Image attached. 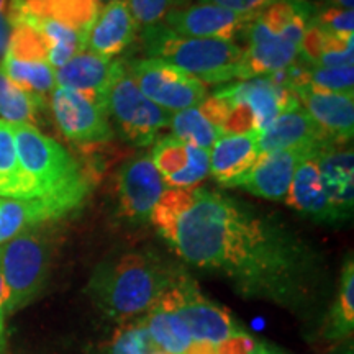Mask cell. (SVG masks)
<instances>
[{
  "label": "cell",
  "mask_w": 354,
  "mask_h": 354,
  "mask_svg": "<svg viewBox=\"0 0 354 354\" xmlns=\"http://www.w3.org/2000/svg\"><path fill=\"white\" fill-rule=\"evenodd\" d=\"M151 223L180 259L243 299L307 315L322 297V254L276 214L216 190L167 189Z\"/></svg>",
  "instance_id": "obj_1"
},
{
  "label": "cell",
  "mask_w": 354,
  "mask_h": 354,
  "mask_svg": "<svg viewBox=\"0 0 354 354\" xmlns=\"http://www.w3.org/2000/svg\"><path fill=\"white\" fill-rule=\"evenodd\" d=\"M183 271L158 251H128L97 264L87 294L102 313L123 323L154 307Z\"/></svg>",
  "instance_id": "obj_2"
},
{
  "label": "cell",
  "mask_w": 354,
  "mask_h": 354,
  "mask_svg": "<svg viewBox=\"0 0 354 354\" xmlns=\"http://www.w3.org/2000/svg\"><path fill=\"white\" fill-rule=\"evenodd\" d=\"M297 105V95L282 71L220 87L202 102L201 109L223 135L250 131L261 135L279 115Z\"/></svg>",
  "instance_id": "obj_3"
},
{
  "label": "cell",
  "mask_w": 354,
  "mask_h": 354,
  "mask_svg": "<svg viewBox=\"0 0 354 354\" xmlns=\"http://www.w3.org/2000/svg\"><path fill=\"white\" fill-rule=\"evenodd\" d=\"M313 12L310 0H274L256 13L243 48L248 79L272 76L297 63Z\"/></svg>",
  "instance_id": "obj_4"
},
{
  "label": "cell",
  "mask_w": 354,
  "mask_h": 354,
  "mask_svg": "<svg viewBox=\"0 0 354 354\" xmlns=\"http://www.w3.org/2000/svg\"><path fill=\"white\" fill-rule=\"evenodd\" d=\"M141 39L148 57L174 64L203 84L248 79L245 50L236 41L184 37L165 24L146 26Z\"/></svg>",
  "instance_id": "obj_5"
},
{
  "label": "cell",
  "mask_w": 354,
  "mask_h": 354,
  "mask_svg": "<svg viewBox=\"0 0 354 354\" xmlns=\"http://www.w3.org/2000/svg\"><path fill=\"white\" fill-rule=\"evenodd\" d=\"M12 130L24 177L21 198L87 197L91 190L88 179L56 140L25 123L12 125Z\"/></svg>",
  "instance_id": "obj_6"
},
{
  "label": "cell",
  "mask_w": 354,
  "mask_h": 354,
  "mask_svg": "<svg viewBox=\"0 0 354 354\" xmlns=\"http://www.w3.org/2000/svg\"><path fill=\"white\" fill-rule=\"evenodd\" d=\"M51 259L53 238L46 225L0 245V276L8 292L7 315L26 307L41 294L50 276Z\"/></svg>",
  "instance_id": "obj_7"
},
{
  "label": "cell",
  "mask_w": 354,
  "mask_h": 354,
  "mask_svg": "<svg viewBox=\"0 0 354 354\" xmlns=\"http://www.w3.org/2000/svg\"><path fill=\"white\" fill-rule=\"evenodd\" d=\"M159 302L171 308L184 322L194 343L215 346L246 331L234 320L228 308L212 302L207 295H203L197 282L185 271L180 272Z\"/></svg>",
  "instance_id": "obj_8"
},
{
  "label": "cell",
  "mask_w": 354,
  "mask_h": 354,
  "mask_svg": "<svg viewBox=\"0 0 354 354\" xmlns=\"http://www.w3.org/2000/svg\"><path fill=\"white\" fill-rule=\"evenodd\" d=\"M109 117L127 141L151 146L169 128L171 113L158 107L140 91L123 64L107 95Z\"/></svg>",
  "instance_id": "obj_9"
},
{
  "label": "cell",
  "mask_w": 354,
  "mask_h": 354,
  "mask_svg": "<svg viewBox=\"0 0 354 354\" xmlns=\"http://www.w3.org/2000/svg\"><path fill=\"white\" fill-rule=\"evenodd\" d=\"M125 68L140 91L169 113L198 107L209 97L207 84L201 79L156 57L135 59Z\"/></svg>",
  "instance_id": "obj_10"
},
{
  "label": "cell",
  "mask_w": 354,
  "mask_h": 354,
  "mask_svg": "<svg viewBox=\"0 0 354 354\" xmlns=\"http://www.w3.org/2000/svg\"><path fill=\"white\" fill-rule=\"evenodd\" d=\"M50 105L56 125L73 143H107L113 136L107 105L94 97L71 88L56 87L51 92Z\"/></svg>",
  "instance_id": "obj_11"
},
{
  "label": "cell",
  "mask_w": 354,
  "mask_h": 354,
  "mask_svg": "<svg viewBox=\"0 0 354 354\" xmlns=\"http://www.w3.org/2000/svg\"><path fill=\"white\" fill-rule=\"evenodd\" d=\"M254 17L227 10L212 3L194 2L171 12L162 24L184 37L234 41L240 35L246 33Z\"/></svg>",
  "instance_id": "obj_12"
},
{
  "label": "cell",
  "mask_w": 354,
  "mask_h": 354,
  "mask_svg": "<svg viewBox=\"0 0 354 354\" xmlns=\"http://www.w3.org/2000/svg\"><path fill=\"white\" fill-rule=\"evenodd\" d=\"M167 190L151 158L140 156L128 161L118 174L120 209L128 221L145 225L151 221L154 207Z\"/></svg>",
  "instance_id": "obj_13"
},
{
  "label": "cell",
  "mask_w": 354,
  "mask_h": 354,
  "mask_svg": "<svg viewBox=\"0 0 354 354\" xmlns=\"http://www.w3.org/2000/svg\"><path fill=\"white\" fill-rule=\"evenodd\" d=\"M84 202L86 198L81 197H0V245L28 230L64 218L81 209Z\"/></svg>",
  "instance_id": "obj_14"
},
{
  "label": "cell",
  "mask_w": 354,
  "mask_h": 354,
  "mask_svg": "<svg viewBox=\"0 0 354 354\" xmlns=\"http://www.w3.org/2000/svg\"><path fill=\"white\" fill-rule=\"evenodd\" d=\"M151 161L167 189H192L210 174V151L162 136L153 145Z\"/></svg>",
  "instance_id": "obj_15"
},
{
  "label": "cell",
  "mask_w": 354,
  "mask_h": 354,
  "mask_svg": "<svg viewBox=\"0 0 354 354\" xmlns=\"http://www.w3.org/2000/svg\"><path fill=\"white\" fill-rule=\"evenodd\" d=\"M299 104L338 145L351 143L354 133V94L331 92L308 84L292 86Z\"/></svg>",
  "instance_id": "obj_16"
},
{
  "label": "cell",
  "mask_w": 354,
  "mask_h": 354,
  "mask_svg": "<svg viewBox=\"0 0 354 354\" xmlns=\"http://www.w3.org/2000/svg\"><path fill=\"white\" fill-rule=\"evenodd\" d=\"M320 151L312 149H282L268 154H261L253 169L238 180L236 187L245 189L251 196L266 201H286L287 192L294 179L295 171L305 158Z\"/></svg>",
  "instance_id": "obj_17"
},
{
  "label": "cell",
  "mask_w": 354,
  "mask_h": 354,
  "mask_svg": "<svg viewBox=\"0 0 354 354\" xmlns=\"http://www.w3.org/2000/svg\"><path fill=\"white\" fill-rule=\"evenodd\" d=\"M331 146H342L333 141L317 125L302 105L281 113L259 135L261 154H268L282 149H312L323 151Z\"/></svg>",
  "instance_id": "obj_18"
},
{
  "label": "cell",
  "mask_w": 354,
  "mask_h": 354,
  "mask_svg": "<svg viewBox=\"0 0 354 354\" xmlns=\"http://www.w3.org/2000/svg\"><path fill=\"white\" fill-rule=\"evenodd\" d=\"M123 68L120 61L107 59L91 51H81L55 69L56 87L71 88L94 97L107 105L110 87Z\"/></svg>",
  "instance_id": "obj_19"
},
{
  "label": "cell",
  "mask_w": 354,
  "mask_h": 354,
  "mask_svg": "<svg viewBox=\"0 0 354 354\" xmlns=\"http://www.w3.org/2000/svg\"><path fill=\"white\" fill-rule=\"evenodd\" d=\"M138 24L127 0H110L100 7L86 37V51L112 59L135 41Z\"/></svg>",
  "instance_id": "obj_20"
},
{
  "label": "cell",
  "mask_w": 354,
  "mask_h": 354,
  "mask_svg": "<svg viewBox=\"0 0 354 354\" xmlns=\"http://www.w3.org/2000/svg\"><path fill=\"white\" fill-rule=\"evenodd\" d=\"M259 158V133L223 135L210 149V174L221 187H236Z\"/></svg>",
  "instance_id": "obj_21"
},
{
  "label": "cell",
  "mask_w": 354,
  "mask_h": 354,
  "mask_svg": "<svg viewBox=\"0 0 354 354\" xmlns=\"http://www.w3.org/2000/svg\"><path fill=\"white\" fill-rule=\"evenodd\" d=\"M317 154H312L300 162L284 202L302 215L320 221V223H339L342 220H339L328 196H326L325 187H323Z\"/></svg>",
  "instance_id": "obj_22"
},
{
  "label": "cell",
  "mask_w": 354,
  "mask_h": 354,
  "mask_svg": "<svg viewBox=\"0 0 354 354\" xmlns=\"http://www.w3.org/2000/svg\"><path fill=\"white\" fill-rule=\"evenodd\" d=\"M323 187L339 220L348 221L354 207V154L353 149L339 146L323 149L317 154Z\"/></svg>",
  "instance_id": "obj_23"
},
{
  "label": "cell",
  "mask_w": 354,
  "mask_h": 354,
  "mask_svg": "<svg viewBox=\"0 0 354 354\" xmlns=\"http://www.w3.org/2000/svg\"><path fill=\"white\" fill-rule=\"evenodd\" d=\"M353 55L354 37H336L310 21L297 61L318 68H344L354 64Z\"/></svg>",
  "instance_id": "obj_24"
},
{
  "label": "cell",
  "mask_w": 354,
  "mask_h": 354,
  "mask_svg": "<svg viewBox=\"0 0 354 354\" xmlns=\"http://www.w3.org/2000/svg\"><path fill=\"white\" fill-rule=\"evenodd\" d=\"M354 331V263L353 258L346 259L339 286L336 290L335 302L331 304L328 317L325 320L323 338L326 342L339 343L351 342Z\"/></svg>",
  "instance_id": "obj_25"
},
{
  "label": "cell",
  "mask_w": 354,
  "mask_h": 354,
  "mask_svg": "<svg viewBox=\"0 0 354 354\" xmlns=\"http://www.w3.org/2000/svg\"><path fill=\"white\" fill-rule=\"evenodd\" d=\"M146 328L156 343L159 351L165 354H189L194 339L184 322L161 302H156L145 313Z\"/></svg>",
  "instance_id": "obj_26"
},
{
  "label": "cell",
  "mask_w": 354,
  "mask_h": 354,
  "mask_svg": "<svg viewBox=\"0 0 354 354\" xmlns=\"http://www.w3.org/2000/svg\"><path fill=\"white\" fill-rule=\"evenodd\" d=\"M24 6L33 15L61 21L87 37L102 3L97 0H24Z\"/></svg>",
  "instance_id": "obj_27"
},
{
  "label": "cell",
  "mask_w": 354,
  "mask_h": 354,
  "mask_svg": "<svg viewBox=\"0 0 354 354\" xmlns=\"http://www.w3.org/2000/svg\"><path fill=\"white\" fill-rule=\"evenodd\" d=\"M44 107V97L25 91L0 73V117L10 125L37 127L39 112Z\"/></svg>",
  "instance_id": "obj_28"
},
{
  "label": "cell",
  "mask_w": 354,
  "mask_h": 354,
  "mask_svg": "<svg viewBox=\"0 0 354 354\" xmlns=\"http://www.w3.org/2000/svg\"><path fill=\"white\" fill-rule=\"evenodd\" d=\"M0 73L6 74L19 87L39 97L51 94L56 88L55 69L48 61L17 59L6 53L0 64Z\"/></svg>",
  "instance_id": "obj_29"
},
{
  "label": "cell",
  "mask_w": 354,
  "mask_h": 354,
  "mask_svg": "<svg viewBox=\"0 0 354 354\" xmlns=\"http://www.w3.org/2000/svg\"><path fill=\"white\" fill-rule=\"evenodd\" d=\"M169 130L172 136L184 143L207 149V151H210L212 146L223 136V131L205 117L201 105L171 113Z\"/></svg>",
  "instance_id": "obj_30"
},
{
  "label": "cell",
  "mask_w": 354,
  "mask_h": 354,
  "mask_svg": "<svg viewBox=\"0 0 354 354\" xmlns=\"http://www.w3.org/2000/svg\"><path fill=\"white\" fill-rule=\"evenodd\" d=\"M0 197H24V177L10 123L0 118Z\"/></svg>",
  "instance_id": "obj_31"
},
{
  "label": "cell",
  "mask_w": 354,
  "mask_h": 354,
  "mask_svg": "<svg viewBox=\"0 0 354 354\" xmlns=\"http://www.w3.org/2000/svg\"><path fill=\"white\" fill-rule=\"evenodd\" d=\"M105 354H161L146 328L145 317L120 323L105 348Z\"/></svg>",
  "instance_id": "obj_32"
},
{
  "label": "cell",
  "mask_w": 354,
  "mask_h": 354,
  "mask_svg": "<svg viewBox=\"0 0 354 354\" xmlns=\"http://www.w3.org/2000/svg\"><path fill=\"white\" fill-rule=\"evenodd\" d=\"M6 53L17 59L48 61L50 46L43 35L32 25L17 24L12 26L10 41Z\"/></svg>",
  "instance_id": "obj_33"
},
{
  "label": "cell",
  "mask_w": 354,
  "mask_h": 354,
  "mask_svg": "<svg viewBox=\"0 0 354 354\" xmlns=\"http://www.w3.org/2000/svg\"><path fill=\"white\" fill-rule=\"evenodd\" d=\"M192 0H127L133 19L138 26H153L165 21L171 12L183 8Z\"/></svg>",
  "instance_id": "obj_34"
},
{
  "label": "cell",
  "mask_w": 354,
  "mask_h": 354,
  "mask_svg": "<svg viewBox=\"0 0 354 354\" xmlns=\"http://www.w3.org/2000/svg\"><path fill=\"white\" fill-rule=\"evenodd\" d=\"M312 24L336 37H354V10L315 3Z\"/></svg>",
  "instance_id": "obj_35"
},
{
  "label": "cell",
  "mask_w": 354,
  "mask_h": 354,
  "mask_svg": "<svg viewBox=\"0 0 354 354\" xmlns=\"http://www.w3.org/2000/svg\"><path fill=\"white\" fill-rule=\"evenodd\" d=\"M284 351L271 343L261 342L250 333H243L215 344L212 354H282Z\"/></svg>",
  "instance_id": "obj_36"
},
{
  "label": "cell",
  "mask_w": 354,
  "mask_h": 354,
  "mask_svg": "<svg viewBox=\"0 0 354 354\" xmlns=\"http://www.w3.org/2000/svg\"><path fill=\"white\" fill-rule=\"evenodd\" d=\"M196 2L212 3V6H218L227 8V10L245 13V15H256V13L268 7L274 0H196Z\"/></svg>",
  "instance_id": "obj_37"
},
{
  "label": "cell",
  "mask_w": 354,
  "mask_h": 354,
  "mask_svg": "<svg viewBox=\"0 0 354 354\" xmlns=\"http://www.w3.org/2000/svg\"><path fill=\"white\" fill-rule=\"evenodd\" d=\"M7 300L8 292L3 282L2 276H0V353H2L3 346H6V318H7Z\"/></svg>",
  "instance_id": "obj_38"
},
{
  "label": "cell",
  "mask_w": 354,
  "mask_h": 354,
  "mask_svg": "<svg viewBox=\"0 0 354 354\" xmlns=\"http://www.w3.org/2000/svg\"><path fill=\"white\" fill-rule=\"evenodd\" d=\"M10 35H12V25L7 19L6 12H3L0 13V57H3V55H6L8 41H10Z\"/></svg>",
  "instance_id": "obj_39"
},
{
  "label": "cell",
  "mask_w": 354,
  "mask_h": 354,
  "mask_svg": "<svg viewBox=\"0 0 354 354\" xmlns=\"http://www.w3.org/2000/svg\"><path fill=\"white\" fill-rule=\"evenodd\" d=\"M313 3H320V6H331V7H339L346 8V10H353L354 0H312Z\"/></svg>",
  "instance_id": "obj_40"
},
{
  "label": "cell",
  "mask_w": 354,
  "mask_h": 354,
  "mask_svg": "<svg viewBox=\"0 0 354 354\" xmlns=\"http://www.w3.org/2000/svg\"><path fill=\"white\" fill-rule=\"evenodd\" d=\"M8 3H10V0H0V13H3L7 10Z\"/></svg>",
  "instance_id": "obj_41"
},
{
  "label": "cell",
  "mask_w": 354,
  "mask_h": 354,
  "mask_svg": "<svg viewBox=\"0 0 354 354\" xmlns=\"http://www.w3.org/2000/svg\"><path fill=\"white\" fill-rule=\"evenodd\" d=\"M282 354H287V353H282Z\"/></svg>",
  "instance_id": "obj_42"
},
{
  "label": "cell",
  "mask_w": 354,
  "mask_h": 354,
  "mask_svg": "<svg viewBox=\"0 0 354 354\" xmlns=\"http://www.w3.org/2000/svg\"><path fill=\"white\" fill-rule=\"evenodd\" d=\"M161 354H165V353H161Z\"/></svg>",
  "instance_id": "obj_43"
},
{
  "label": "cell",
  "mask_w": 354,
  "mask_h": 354,
  "mask_svg": "<svg viewBox=\"0 0 354 354\" xmlns=\"http://www.w3.org/2000/svg\"><path fill=\"white\" fill-rule=\"evenodd\" d=\"M310 2H312V0H310Z\"/></svg>",
  "instance_id": "obj_44"
},
{
  "label": "cell",
  "mask_w": 354,
  "mask_h": 354,
  "mask_svg": "<svg viewBox=\"0 0 354 354\" xmlns=\"http://www.w3.org/2000/svg\"><path fill=\"white\" fill-rule=\"evenodd\" d=\"M109 2H110V0H109Z\"/></svg>",
  "instance_id": "obj_45"
}]
</instances>
